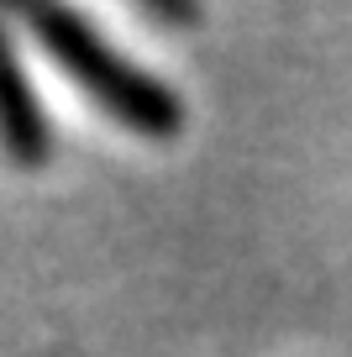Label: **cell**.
<instances>
[{
    "mask_svg": "<svg viewBox=\"0 0 352 357\" xmlns=\"http://www.w3.org/2000/svg\"><path fill=\"white\" fill-rule=\"evenodd\" d=\"M27 22L43 37L47 53L79 79V89L95 95L116 121H126L142 137H174L179 132V121H184L179 95H168L153 74H142V68H132L126 58H116L74 11H32Z\"/></svg>",
    "mask_w": 352,
    "mask_h": 357,
    "instance_id": "1",
    "label": "cell"
},
{
    "mask_svg": "<svg viewBox=\"0 0 352 357\" xmlns=\"http://www.w3.org/2000/svg\"><path fill=\"white\" fill-rule=\"evenodd\" d=\"M0 142L11 147L22 163H43L47 158V121L37 111L32 89H27V74H22V63H16L6 37H0Z\"/></svg>",
    "mask_w": 352,
    "mask_h": 357,
    "instance_id": "2",
    "label": "cell"
}]
</instances>
